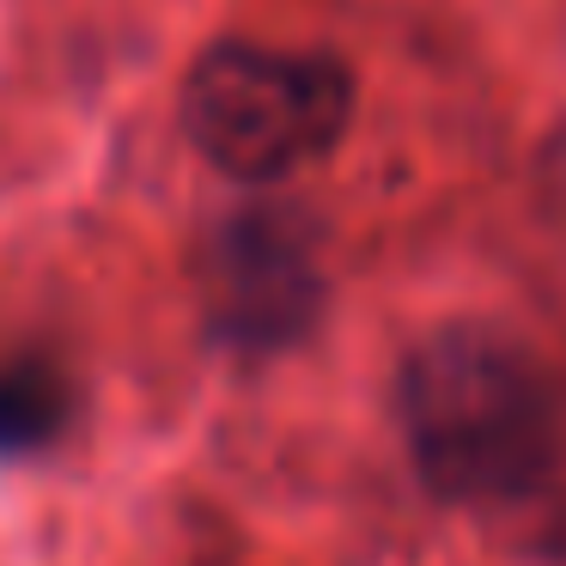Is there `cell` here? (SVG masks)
I'll return each mask as SVG.
<instances>
[{
    "label": "cell",
    "mask_w": 566,
    "mask_h": 566,
    "mask_svg": "<svg viewBox=\"0 0 566 566\" xmlns=\"http://www.w3.org/2000/svg\"><path fill=\"white\" fill-rule=\"evenodd\" d=\"M427 493L481 517L512 554L566 566V371L493 323H444L396 378Z\"/></svg>",
    "instance_id": "cell-1"
},
{
    "label": "cell",
    "mask_w": 566,
    "mask_h": 566,
    "mask_svg": "<svg viewBox=\"0 0 566 566\" xmlns=\"http://www.w3.org/2000/svg\"><path fill=\"white\" fill-rule=\"evenodd\" d=\"M354 116V74L335 55L213 43L184 80V135L238 184H281L317 165Z\"/></svg>",
    "instance_id": "cell-2"
},
{
    "label": "cell",
    "mask_w": 566,
    "mask_h": 566,
    "mask_svg": "<svg viewBox=\"0 0 566 566\" xmlns=\"http://www.w3.org/2000/svg\"><path fill=\"white\" fill-rule=\"evenodd\" d=\"M323 311V269L305 220L286 208H244L208 250V317L238 354H281L305 342Z\"/></svg>",
    "instance_id": "cell-3"
},
{
    "label": "cell",
    "mask_w": 566,
    "mask_h": 566,
    "mask_svg": "<svg viewBox=\"0 0 566 566\" xmlns=\"http://www.w3.org/2000/svg\"><path fill=\"white\" fill-rule=\"evenodd\" d=\"M67 396L43 366H0V457L38 451L62 432Z\"/></svg>",
    "instance_id": "cell-4"
},
{
    "label": "cell",
    "mask_w": 566,
    "mask_h": 566,
    "mask_svg": "<svg viewBox=\"0 0 566 566\" xmlns=\"http://www.w3.org/2000/svg\"><path fill=\"white\" fill-rule=\"evenodd\" d=\"M542 189H548V208L566 220V128L542 147Z\"/></svg>",
    "instance_id": "cell-5"
}]
</instances>
